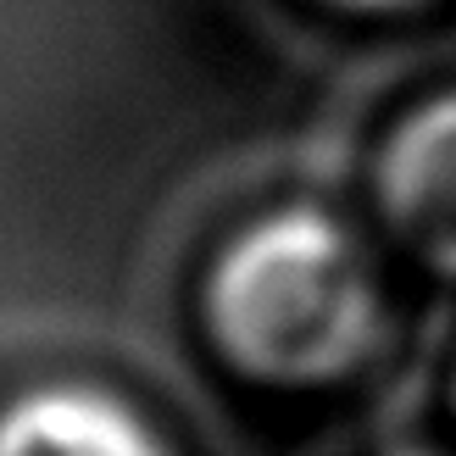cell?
I'll return each mask as SVG.
<instances>
[{
    "label": "cell",
    "instance_id": "obj_1",
    "mask_svg": "<svg viewBox=\"0 0 456 456\" xmlns=\"http://www.w3.org/2000/svg\"><path fill=\"white\" fill-rule=\"evenodd\" d=\"M223 346L267 379H329L373 329V289L356 245L323 212H279L223 256L212 279Z\"/></svg>",
    "mask_w": 456,
    "mask_h": 456
},
{
    "label": "cell",
    "instance_id": "obj_4",
    "mask_svg": "<svg viewBox=\"0 0 456 456\" xmlns=\"http://www.w3.org/2000/svg\"><path fill=\"white\" fill-rule=\"evenodd\" d=\"M351 6H406V0H351Z\"/></svg>",
    "mask_w": 456,
    "mask_h": 456
},
{
    "label": "cell",
    "instance_id": "obj_2",
    "mask_svg": "<svg viewBox=\"0 0 456 456\" xmlns=\"http://www.w3.org/2000/svg\"><path fill=\"white\" fill-rule=\"evenodd\" d=\"M384 207L435 262L456 267V101L418 111L384 156Z\"/></svg>",
    "mask_w": 456,
    "mask_h": 456
},
{
    "label": "cell",
    "instance_id": "obj_3",
    "mask_svg": "<svg viewBox=\"0 0 456 456\" xmlns=\"http://www.w3.org/2000/svg\"><path fill=\"white\" fill-rule=\"evenodd\" d=\"M0 456H167L140 418L95 390H34L0 412Z\"/></svg>",
    "mask_w": 456,
    "mask_h": 456
}]
</instances>
